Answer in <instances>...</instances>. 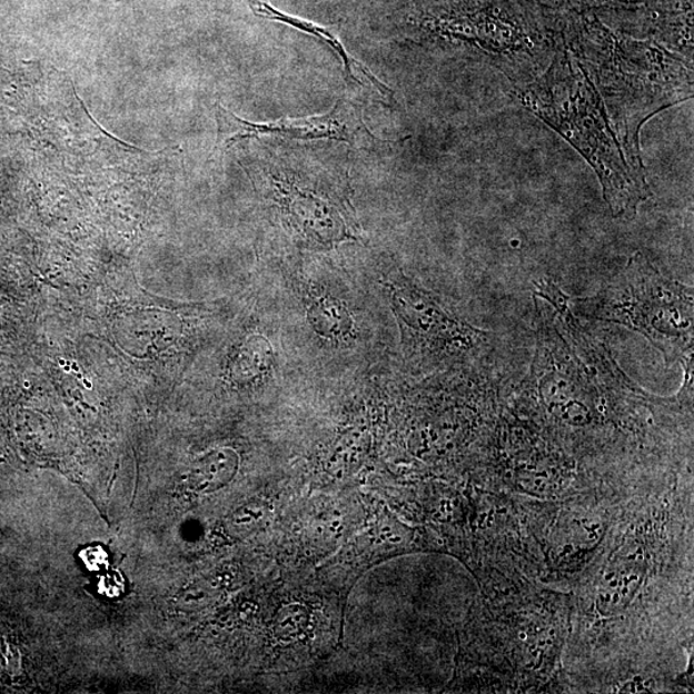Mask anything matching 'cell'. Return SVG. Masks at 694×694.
<instances>
[{
  "label": "cell",
  "mask_w": 694,
  "mask_h": 694,
  "mask_svg": "<svg viewBox=\"0 0 694 694\" xmlns=\"http://www.w3.org/2000/svg\"><path fill=\"white\" fill-rule=\"evenodd\" d=\"M576 52L575 60L585 66L605 99L627 163L644 178L641 128L651 116L692 97V65L656 44L613 37L582 40Z\"/></svg>",
  "instance_id": "cell-1"
},
{
  "label": "cell",
  "mask_w": 694,
  "mask_h": 694,
  "mask_svg": "<svg viewBox=\"0 0 694 694\" xmlns=\"http://www.w3.org/2000/svg\"><path fill=\"white\" fill-rule=\"evenodd\" d=\"M520 99L527 110L549 123L592 165L615 217L633 218L650 196L646 178L624 161L602 99L575 58L556 56L544 77L527 87Z\"/></svg>",
  "instance_id": "cell-2"
},
{
  "label": "cell",
  "mask_w": 694,
  "mask_h": 694,
  "mask_svg": "<svg viewBox=\"0 0 694 694\" xmlns=\"http://www.w3.org/2000/svg\"><path fill=\"white\" fill-rule=\"evenodd\" d=\"M584 317L624 326L646 337L666 367L693 355V288L667 278L635 252L626 267L593 297L569 299Z\"/></svg>",
  "instance_id": "cell-3"
},
{
  "label": "cell",
  "mask_w": 694,
  "mask_h": 694,
  "mask_svg": "<svg viewBox=\"0 0 694 694\" xmlns=\"http://www.w3.org/2000/svg\"><path fill=\"white\" fill-rule=\"evenodd\" d=\"M386 288L403 335L407 358L419 368L482 365L493 336L463 319L404 272H391Z\"/></svg>",
  "instance_id": "cell-4"
},
{
  "label": "cell",
  "mask_w": 694,
  "mask_h": 694,
  "mask_svg": "<svg viewBox=\"0 0 694 694\" xmlns=\"http://www.w3.org/2000/svg\"><path fill=\"white\" fill-rule=\"evenodd\" d=\"M219 148H228L239 140L278 136L296 139H335L353 142L363 127L358 110L350 103L338 102L333 111L294 120L272 122H250L239 119L220 105H217Z\"/></svg>",
  "instance_id": "cell-5"
},
{
  "label": "cell",
  "mask_w": 694,
  "mask_h": 694,
  "mask_svg": "<svg viewBox=\"0 0 694 694\" xmlns=\"http://www.w3.org/2000/svg\"><path fill=\"white\" fill-rule=\"evenodd\" d=\"M250 6L254 13L258 14L259 18L289 24V27L303 32H308V34L318 37L319 39L326 41V43L334 49L338 57L341 58L346 79L355 82V85L367 88L369 87L386 99L391 98V90L388 89L383 81H379L365 65L357 60V58H354L346 51L340 38H338L335 32L327 28L319 27V24L310 21H305L294 18V16L282 13L276 10V8H272L269 3L264 2V0H250Z\"/></svg>",
  "instance_id": "cell-6"
},
{
  "label": "cell",
  "mask_w": 694,
  "mask_h": 694,
  "mask_svg": "<svg viewBox=\"0 0 694 694\" xmlns=\"http://www.w3.org/2000/svg\"><path fill=\"white\" fill-rule=\"evenodd\" d=\"M305 305L309 324L320 337L343 341L351 336L354 330L351 313L336 297L313 291L308 294Z\"/></svg>",
  "instance_id": "cell-7"
},
{
  "label": "cell",
  "mask_w": 694,
  "mask_h": 694,
  "mask_svg": "<svg viewBox=\"0 0 694 694\" xmlns=\"http://www.w3.org/2000/svg\"><path fill=\"white\" fill-rule=\"evenodd\" d=\"M239 457L234 449H215L198 459L191 470V484L196 492L209 494L234 480Z\"/></svg>",
  "instance_id": "cell-8"
},
{
  "label": "cell",
  "mask_w": 694,
  "mask_h": 694,
  "mask_svg": "<svg viewBox=\"0 0 694 694\" xmlns=\"http://www.w3.org/2000/svg\"><path fill=\"white\" fill-rule=\"evenodd\" d=\"M275 363V351L266 337L254 335L239 347L231 368L238 381H255L264 378Z\"/></svg>",
  "instance_id": "cell-9"
}]
</instances>
